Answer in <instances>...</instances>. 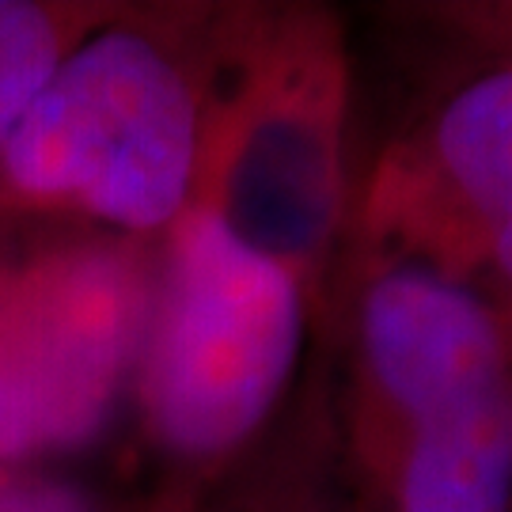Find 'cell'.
Here are the masks:
<instances>
[{
    "instance_id": "cell-4",
    "label": "cell",
    "mask_w": 512,
    "mask_h": 512,
    "mask_svg": "<svg viewBox=\"0 0 512 512\" xmlns=\"http://www.w3.org/2000/svg\"><path fill=\"white\" fill-rule=\"evenodd\" d=\"M346 69L315 12H220L194 205L319 285L342 224Z\"/></svg>"
},
{
    "instance_id": "cell-9",
    "label": "cell",
    "mask_w": 512,
    "mask_h": 512,
    "mask_svg": "<svg viewBox=\"0 0 512 512\" xmlns=\"http://www.w3.org/2000/svg\"><path fill=\"white\" fill-rule=\"evenodd\" d=\"M198 501L156 497L145 512H190ZM0 512H118L103 494L46 467H0Z\"/></svg>"
},
{
    "instance_id": "cell-5",
    "label": "cell",
    "mask_w": 512,
    "mask_h": 512,
    "mask_svg": "<svg viewBox=\"0 0 512 512\" xmlns=\"http://www.w3.org/2000/svg\"><path fill=\"white\" fill-rule=\"evenodd\" d=\"M156 243L50 224L0 236V467H50L133 399Z\"/></svg>"
},
{
    "instance_id": "cell-8",
    "label": "cell",
    "mask_w": 512,
    "mask_h": 512,
    "mask_svg": "<svg viewBox=\"0 0 512 512\" xmlns=\"http://www.w3.org/2000/svg\"><path fill=\"white\" fill-rule=\"evenodd\" d=\"M308 433L293 437L281 452L239 463L190 512H342L319 475V456Z\"/></svg>"
},
{
    "instance_id": "cell-2",
    "label": "cell",
    "mask_w": 512,
    "mask_h": 512,
    "mask_svg": "<svg viewBox=\"0 0 512 512\" xmlns=\"http://www.w3.org/2000/svg\"><path fill=\"white\" fill-rule=\"evenodd\" d=\"M311 289L205 205L156 243V285L133 380L164 497L198 501L251 456L281 410L308 342Z\"/></svg>"
},
{
    "instance_id": "cell-3",
    "label": "cell",
    "mask_w": 512,
    "mask_h": 512,
    "mask_svg": "<svg viewBox=\"0 0 512 512\" xmlns=\"http://www.w3.org/2000/svg\"><path fill=\"white\" fill-rule=\"evenodd\" d=\"M357 444L395 512L512 509V327L490 296L395 258L357 296Z\"/></svg>"
},
{
    "instance_id": "cell-1",
    "label": "cell",
    "mask_w": 512,
    "mask_h": 512,
    "mask_svg": "<svg viewBox=\"0 0 512 512\" xmlns=\"http://www.w3.org/2000/svg\"><path fill=\"white\" fill-rule=\"evenodd\" d=\"M217 23L114 4L0 148V220L160 243L198 194Z\"/></svg>"
},
{
    "instance_id": "cell-6",
    "label": "cell",
    "mask_w": 512,
    "mask_h": 512,
    "mask_svg": "<svg viewBox=\"0 0 512 512\" xmlns=\"http://www.w3.org/2000/svg\"><path fill=\"white\" fill-rule=\"evenodd\" d=\"M372 217L418 251L429 243L425 266L448 274L463 258L456 281L482 274L512 296V65L444 99L421 145L384 167Z\"/></svg>"
},
{
    "instance_id": "cell-7",
    "label": "cell",
    "mask_w": 512,
    "mask_h": 512,
    "mask_svg": "<svg viewBox=\"0 0 512 512\" xmlns=\"http://www.w3.org/2000/svg\"><path fill=\"white\" fill-rule=\"evenodd\" d=\"M110 12L103 0H0V148L61 57Z\"/></svg>"
}]
</instances>
